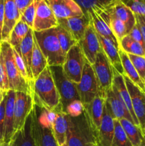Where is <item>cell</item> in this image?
<instances>
[{"label": "cell", "instance_id": "obj_1", "mask_svg": "<svg viewBox=\"0 0 145 146\" xmlns=\"http://www.w3.org/2000/svg\"><path fill=\"white\" fill-rule=\"evenodd\" d=\"M33 98L34 104L50 111H54L61 104L59 94L49 66L34 79Z\"/></svg>", "mask_w": 145, "mask_h": 146}, {"label": "cell", "instance_id": "obj_2", "mask_svg": "<svg viewBox=\"0 0 145 146\" xmlns=\"http://www.w3.org/2000/svg\"><path fill=\"white\" fill-rule=\"evenodd\" d=\"M31 129L36 146H59L52 128L53 112L34 104Z\"/></svg>", "mask_w": 145, "mask_h": 146}, {"label": "cell", "instance_id": "obj_3", "mask_svg": "<svg viewBox=\"0 0 145 146\" xmlns=\"http://www.w3.org/2000/svg\"><path fill=\"white\" fill-rule=\"evenodd\" d=\"M67 121L68 130L65 142L67 145L88 146L92 143H97L84 108L78 115H67Z\"/></svg>", "mask_w": 145, "mask_h": 146}, {"label": "cell", "instance_id": "obj_4", "mask_svg": "<svg viewBox=\"0 0 145 146\" xmlns=\"http://www.w3.org/2000/svg\"><path fill=\"white\" fill-rule=\"evenodd\" d=\"M34 34L48 66H63L65 56L58 41L56 27L41 31H34Z\"/></svg>", "mask_w": 145, "mask_h": 146}, {"label": "cell", "instance_id": "obj_5", "mask_svg": "<svg viewBox=\"0 0 145 146\" xmlns=\"http://www.w3.org/2000/svg\"><path fill=\"white\" fill-rule=\"evenodd\" d=\"M49 67L59 94L62 111L66 114L71 106L80 102V98L77 89V84L72 82L65 76L63 71L62 66H53Z\"/></svg>", "mask_w": 145, "mask_h": 146}, {"label": "cell", "instance_id": "obj_6", "mask_svg": "<svg viewBox=\"0 0 145 146\" xmlns=\"http://www.w3.org/2000/svg\"><path fill=\"white\" fill-rule=\"evenodd\" d=\"M1 51L4 57V65L9 84V90L24 92L33 96L32 88L23 78L17 68L14 58L13 47L7 41H1Z\"/></svg>", "mask_w": 145, "mask_h": 146}, {"label": "cell", "instance_id": "obj_7", "mask_svg": "<svg viewBox=\"0 0 145 146\" xmlns=\"http://www.w3.org/2000/svg\"><path fill=\"white\" fill-rule=\"evenodd\" d=\"M92 67L98 84V94L106 98L107 93L112 88L114 72L112 64L102 48L97 55Z\"/></svg>", "mask_w": 145, "mask_h": 146}, {"label": "cell", "instance_id": "obj_8", "mask_svg": "<svg viewBox=\"0 0 145 146\" xmlns=\"http://www.w3.org/2000/svg\"><path fill=\"white\" fill-rule=\"evenodd\" d=\"M86 58L83 52L77 43L67 53L63 64V71L65 76L75 84L80 81Z\"/></svg>", "mask_w": 145, "mask_h": 146}, {"label": "cell", "instance_id": "obj_9", "mask_svg": "<svg viewBox=\"0 0 145 146\" xmlns=\"http://www.w3.org/2000/svg\"><path fill=\"white\" fill-rule=\"evenodd\" d=\"M82 106L89 104L98 94V87L92 65L86 60L80 81L76 84Z\"/></svg>", "mask_w": 145, "mask_h": 146}, {"label": "cell", "instance_id": "obj_10", "mask_svg": "<svg viewBox=\"0 0 145 146\" xmlns=\"http://www.w3.org/2000/svg\"><path fill=\"white\" fill-rule=\"evenodd\" d=\"M34 104L32 96L24 92L16 91L14 105V133L22 129L27 117L32 111Z\"/></svg>", "mask_w": 145, "mask_h": 146}, {"label": "cell", "instance_id": "obj_11", "mask_svg": "<svg viewBox=\"0 0 145 146\" xmlns=\"http://www.w3.org/2000/svg\"><path fill=\"white\" fill-rule=\"evenodd\" d=\"M127 88L130 95L132 108L142 132L145 131V93L134 84L127 76L123 75Z\"/></svg>", "mask_w": 145, "mask_h": 146}, {"label": "cell", "instance_id": "obj_12", "mask_svg": "<svg viewBox=\"0 0 145 146\" xmlns=\"http://www.w3.org/2000/svg\"><path fill=\"white\" fill-rule=\"evenodd\" d=\"M58 19L55 17L47 0H39L36 11L33 26L34 31H41L57 27Z\"/></svg>", "mask_w": 145, "mask_h": 146}, {"label": "cell", "instance_id": "obj_13", "mask_svg": "<svg viewBox=\"0 0 145 146\" xmlns=\"http://www.w3.org/2000/svg\"><path fill=\"white\" fill-rule=\"evenodd\" d=\"M87 61L92 65L101 50L100 43L92 21L85 31L83 38L78 42Z\"/></svg>", "mask_w": 145, "mask_h": 146}, {"label": "cell", "instance_id": "obj_14", "mask_svg": "<svg viewBox=\"0 0 145 146\" xmlns=\"http://www.w3.org/2000/svg\"><path fill=\"white\" fill-rule=\"evenodd\" d=\"M105 101V98L102 96L98 94L89 104L82 106L89 122L90 126L96 139V143L98 133L103 116Z\"/></svg>", "mask_w": 145, "mask_h": 146}, {"label": "cell", "instance_id": "obj_15", "mask_svg": "<svg viewBox=\"0 0 145 146\" xmlns=\"http://www.w3.org/2000/svg\"><path fill=\"white\" fill-rule=\"evenodd\" d=\"M58 24L71 33L73 38L79 42L85 35V31L91 22V17L89 11L81 17L58 19Z\"/></svg>", "mask_w": 145, "mask_h": 146}, {"label": "cell", "instance_id": "obj_16", "mask_svg": "<svg viewBox=\"0 0 145 146\" xmlns=\"http://www.w3.org/2000/svg\"><path fill=\"white\" fill-rule=\"evenodd\" d=\"M58 19L81 17L83 11L74 0H47Z\"/></svg>", "mask_w": 145, "mask_h": 146}, {"label": "cell", "instance_id": "obj_17", "mask_svg": "<svg viewBox=\"0 0 145 146\" xmlns=\"http://www.w3.org/2000/svg\"><path fill=\"white\" fill-rule=\"evenodd\" d=\"M109 14L119 19L125 24L127 34L136 24L135 14L121 0H113L105 6H102Z\"/></svg>", "mask_w": 145, "mask_h": 146}, {"label": "cell", "instance_id": "obj_18", "mask_svg": "<svg viewBox=\"0 0 145 146\" xmlns=\"http://www.w3.org/2000/svg\"><path fill=\"white\" fill-rule=\"evenodd\" d=\"M21 19L15 0H4V19L1 41H8L11 31Z\"/></svg>", "mask_w": 145, "mask_h": 146}, {"label": "cell", "instance_id": "obj_19", "mask_svg": "<svg viewBox=\"0 0 145 146\" xmlns=\"http://www.w3.org/2000/svg\"><path fill=\"white\" fill-rule=\"evenodd\" d=\"M113 72L114 78L112 86V90L115 92V94H116L117 96L119 98V99L122 101V104L127 108L128 111H129L130 115H132V118H133L134 123L135 125L139 126L138 120L136 119V117L134 113L133 108H132L130 95H129V93L128 91L127 88L123 75L118 73L114 68Z\"/></svg>", "mask_w": 145, "mask_h": 146}, {"label": "cell", "instance_id": "obj_20", "mask_svg": "<svg viewBox=\"0 0 145 146\" xmlns=\"http://www.w3.org/2000/svg\"><path fill=\"white\" fill-rule=\"evenodd\" d=\"M105 106L106 107L108 112L109 113L114 120H120L122 118H126L134 123L133 118L128 111L127 108L117 96L112 88H110L107 93Z\"/></svg>", "mask_w": 145, "mask_h": 146}, {"label": "cell", "instance_id": "obj_21", "mask_svg": "<svg viewBox=\"0 0 145 146\" xmlns=\"http://www.w3.org/2000/svg\"><path fill=\"white\" fill-rule=\"evenodd\" d=\"M115 131L114 119L104 106L103 116L97 136V144L99 146H111Z\"/></svg>", "mask_w": 145, "mask_h": 146}, {"label": "cell", "instance_id": "obj_22", "mask_svg": "<svg viewBox=\"0 0 145 146\" xmlns=\"http://www.w3.org/2000/svg\"><path fill=\"white\" fill-rule=\"evenodd\" d=\"M52 121V128L54 136L59 146H62L66 142L68 121L67 115L62 111V107L60 104L54 111Z\"/></svg>", "mask_w": 145, "mask_h": 146}, {"label": "cell", "instance_id": "obj_23", "mask_svg": "<svg viewBox=\"0 0 145 146\" xmlns=\"http://www.w3.org/2000/svg\"><path fill=\"white\" fill-rule=\"evenodd\" d=\"M16 91L9 90L7 92L5 106V131L4 143H9L14 134V105H15Z\"/></svg>", "mask_w": 145, "mask_h": 146}, {"label": "cell", "instance_id": "obj_24", "mask_svg": "<svg viewBox=\"0 0 145 146\" xmlns=\"http://www.w3.org/2000/svg\"><path fill=\"white\" fill-rule=\"evenodd\" d=\"M32 113L28 115L22 129L16 131L13 135L9 144L11 146H36L31 129Z\"/></svg>", "mask_w": 145, "mask_h": 146}, {"label": "cell", "instance_id": "obj_25", "mask_svg": "<svg viewBox=\"0 0 145 146\" xmlns=\"http://www.w3.org/2000/svg\"><path fill=\"white\" fill-rule=\"evenodd\" d=\"M98 36L99 38L101 48L106 54L112 67L118 73L124 75V69L122 65V62H121L120 56L119 54V48H117L111 40L104 38L98 34Z\"/></svg>", "mask_w": 145, "mask_h": 146}, {"label": "cell", "instance_id": "obj_26", "mask_svg": "<svg viewBox=\"0 0 145 146\" xmlns=\"http://www.w3.org/2000/svg\"><path fill=\"white\" fill-rule=\"evenodd\" d=\"M34 44V30L32 29L29 30L27 35L20 44L19 54L22 57L26 68L27 75L31 82L34 84V78L31 72V58H32L33 48Z\"/></svg>", "mask_w": 145, "mask_h": 146}, {"label": "cell", "instance_id": "obj_27", "mask_svg": "<svg viewBox=\"0 0 145 146\" xmlns=\"http://www.w3.org/2000/svg\"><path fill=\"white\" fill-rule=\"evenodd\" d=\"M88 11L90 14L91 21H92L97 34L101 36L104 37V38L111 40L116 45V46L119 48V41L117 39L115 36L114 35L113 32L109 28L108 24L104 21V19L100 17V15L94 9H91Z\"/></svg>", "mask_w": 145, "mask_h": 146}, {"label": "cell", "instance_id": "obj_28", "mask_svg": "<svg viewBox=\"0 0 145 146\" xmlns=\"http://www.w3.org/2000/svg\"><path fill=\"white\" fill-rule=\"evenodd\" d=\"M119 54L120 56L121 62H122V65L124 69V75L127 76L134 84H136L139 88H141L145 93L144 82L142 81L141 77L138 74L132 61L129 59L127 54L121 48H119Z\"/></svg>", "mask_w": 145, "mask_h": 146}, {"label": "cell", "instance_id": "obj_29", "mask_svg": "<svg viewBox=\"0 0 145 146\" xmlns=\"http://www.w3.org/2000/svg\"><path fill=\"white\" fill-rule=\"evenodd\" d=\"M127 136L133 146H142L144 142L143 133L140 127L135 125L126 118L119 120Z\"/></svg>", "mask_w": 145, "mask_h": 146}, {"label": "cell", "instance_id": "obj_30", "mask_svg": "<svg viewBox=\"0 0 145 146\" xmlns=\"http://www.w3.org/2000/svg\"><path fill=\"white\" fill-rule=\"evenodd\" d=\"M48 66L46 58L44 56V54L41 51L35 37H34V44L33 48L32 58H31V72H32L33 78L34 79L37 78L43 71Z\"/></svg>", "mask_w": 145, "mask_h": 146}, {"label": "cell", "instance_id": "obj_31", "mask_svg": "<svg viewBox=\"0 0 145 146\" xmlns=\"http://www.w3.org/2000/svg\"><path fill=\"white\" fill-rule=\"evenodd\" d=\"M31 29V28H30L26 23H24L21 20H19L11 31L9 39L7 42L9 43L10 45L14 49L19 52L20 44Z\"/></svg>", "mask_w": 145, "mask_h": 146}, {"label": "cell", "instance_id": "obj_32", "mask_svg": "<svg viewBox=\"0 0 145 146\" xmlns=\"http://www.w3.org/2000/svg\"><path fill=\"white\" fill-rule=\"evenodd\" d=\"M119 46L127 54L145 56V48L129 35L125 36L119 41Z\"/></svg>", "mask_w": 145, "mask_h": 146}, {"label": "cell", "instance_id": "obj_33", "mask_svg": "<svg viewBox=\"0 0 145 146\" xmlns=\"http://www.w3.org/2000/svg\"><path fill=\"white\" fill-rule=\"evenodd\" d=\"M56 31L61 49H62L64 55L66 56L68 51L78 42L73 38L71 33L68 32L65 29H64L61 26L58 25L56 27Z\"/></svg>", "mask_w": 145, "mask_h": 146}, {"label": "cell", "instance_id": "obj_34", "mask_svg": "<svg viewBox=\"0 0 145 146\" xmlns=\"http://www.w3.org/2000/svg\"><path fill=\"white\" fill-rule=\"evenodd\" d=\"M115 131L111 146H133L127 136L119 120H114Z\"/></svg>", "mask_w": 145, "mask_h": 146}, {"label": "cell", "instance_id": "obj_35", "mask_svg": "<svg viewBox=\"0 0 145 146\" xmlns=\"http://www.w3.org/2000/svg\"><path fill=\"white\" fill-rule=\"evenodd\" d=\"M39 0H34L32 4H30L25 10L24 12L21 14V19L22 21L27 24L30 28L33 29V26H34V19H35L36 11V7L38 4Z\"/></svg>", "mask_w": 145, "mask_h": 146}, {"label": "cell", "instance_id": "obj_36", "mask_svg": "<svg viewBox=\"0 0 145 146\" xmlns=\"http://www.w3.org/2000/svg\"><path fill=\"white\" fill-rule=\"evenodd\" d=\"M80 7L84 14L88 12L94 7H102L109 4L113 0H74Z\"/></svg>", "mask_w": 145, "mask_h": 146}, {"label": "cell", "instance_id": "obj_37", "mask_svg": "<svg viewBox=\"0 0 145 146\" xmlns=\"http://www.w3.org/2000/svg\"><path fill=\"white\" fill-rule=\"evenodd\" d=\"M127 55L135 69L137 71L138 74L144 81L145 78V56L133 55L130 54H127Z\"/></svg>", "mask_w": 145, "mask_h": 146}, {"label": "cell", "instance_id": "obj_38", "mask_svg": "<svg viewBox=\"0 0 145 146\" xmlns=\"http://www.w3.org/2000/svg\"><path fill=\"white\" fill-rule=\"evenodd\" d=\"M134 14L145 17V0H121Z\"/></svg>", "mask_w": 145, "mask_h": 146}, {"label": "cell", "instance_id": "obj_39", "mask_svg": "<svg viewBox=\"0 0 145 146\" xmlns=\"http://www.w3.org/2000/svg\"><path fill=\"white\" fill-rule=\"evenodd\" d=\"M0 89L3 92H7L9 91L8 76L4 65V57L1 51H0Z\"/></svg>", "mask_w": 145, "mask_h": 146}, {"label": "cell", "instance_id": "obj_40", "mask_svg": "<svg viewBox=\"0 0 145 146\" xmlns=\"http://www.w3.org/2000/svg\"><path fill=\"white\" fill-rule=\"evenodd\" d=\"M13 54H14V60H15L16 64V66L18 68V70L19 71L20 74L22 76L23 78L28 83L30 86L32 88V91H33V86L34 84L31 82V81L28 78V75H27V72H26V66L25 64H24V61L23 60L22 57L21 56V55L19 54V53L16 51V49H14L13 48Z\"/></svg>", "mask_w": 145, "mask_h": 146}, {"label": "cell", "instance_id": "obj_41", "mask_svg": "<svg viewBox=\"0 0 145 146\" xmlns=\"http://www.w3.org/2000/svg\"><path fill=\"white\" fill-rule=\"evenodd\" d=\"M7 99V93L0 104V142L4 143V131H5V106Z\"/></svg>", "mask_w": 145, "mask_h": 146}, {"label": "cell", "instance_id": "obj_42", "mask_svg": "<svg viewBox=\"0 0 145 146\" xmlns=\"http://www.w3.org/2000/svg\"><path fill=\"white\" fill-rule=\"evenodd\" d=\"M127 35H129L132 39L136 41V42L139 43V44H140L141 45L145 48V44L144 43L143 38H142V33H141L140 29H139V27H138V25L136 24V23L134 25V27L132 29V30L129 31V33L127 34Z\"/></svg>", "mask_w": 145, "mask_h": 146}, {"label": "cell", "instance_id": "obj_43", "mask_svg": "<svg viewBox=\"0 0 145 146\" xmlns=\"http://www.w3.org/2000/svg\"><path fill=\"white\" fill-rule=\"evenodd\" d=\"M135 17H136V23L140 29L144 43L145 44V18L143 16L137 15V14H135Z\"/></svg>", "mask_w": 145, "mask_h": 146}, {"label": "cell", "instance_id": "obj_44", "mask_svg": "<svg viewBox=\"0 0 145 146\" xmlns=\"http://www.w3.org/2000/svg\"><path fill=\"white\" fill-rule=\"evenodd\" d=\"M34 0H15V3L16 7L19 11L20 14H22L24 10L28 7L31 4L34 2Z\"/></svg>", "mask_w": 145, "mask_h": 146}, {"label": "cell", "instance_id": "obj_45", "mask_svg": "<svg viewBox=\"0 0 145 146\" xmlns=\"http://www.w3.org/2000/svg\"><path fill=\"white\" fill-rule=\"evenodd\" d=\"M4 19V0H0V43L1 42V33Z\"/></svg>", "mask_w": 145, "mask_h": 146}, {"label": "cell", "instance_id": "obj_46", "mask_svg": "<svg viewBox=\"0 0 145 146\" xmlns=\"http://www.w3.org/2000/svg\"><path fill=\"white\" fill-rule=\"evenodd\" d=\"M7 92H3V91H0V104L1 103V101H3L4 98V96H5V94Z\"/></svg>", "mask_w": 145, "mask_h": 146}, {"label": "cell", "instance_id": "obj_47", "mask_svg": "<svg viewBox=\"0 0 145 146\" xmlns=\"http://www.w3.org/2000/svg\"><path fill=\"white\" fill-rule=\"evenodd\" d=\"M88 146H99V145H98L97 143H92V144H90V145H89Z\"/></svg>", "mask_w": 145, "mask_h": 146}, {"label": "cell", "instance_id": "obj_48", "mask_svg": "<svg viewBox=\"0 0 145 146\" xmlns=\"http://www.w3.org/2000/svg\"><path fill=\"white\" fill-rule=\"evenodd\" d=\"M142 133H143V136H144V141H145V131H144V132H142Z\"/></svg>", "mask_w": 145, "mask_h": 146}, {"label": "cell", "instance_id": "obj_49", "mask_svg": "<svg viewBox=\"0 0 145 146\" xmlns=\"http://www.w3.org/2000/svg\"><path fill=\"white\" fill-rule=\"evenodd\" d=\"M62 146H68V145H67L66 143H65V144H64V145H63Z\"/></svg>", "mask_w": 145, "mask_h": 146}, {"label": "cell", "instance_id": "obj_50", "mask_svg": "<svg viewBox=\"0 0 145 146\" xmlns=\"http://www.w3.org/2000/svg\"><path fill=\"white\" fill-rule=\"evenodd\" d=\"M2 143H1V142H0V146H2Z\"/></svg>", "mask_w": 145, "mask_h": 146}, {"label": "cell", "instance_id": "obj_51", "mask_svg": "<svg viewBox=\"0 0 145 146\" xmlns=\"http://www.w3.org/2000/svg\"><path fill=\"white\" fill-rule=\"evenodd\" d=\"M142 146H145V141H144V144H143V145Z\"/></svg>", "mask_w": 145, "mask_h": 146}, {"label": "cell", "instance_id": "obj_52", "mask_svg": "<svg viewBox=\"0 0 145 146\" xmlns=\"http://www.w3.org/2000/svg\"><path fill=\"white\" fill-rule=\"evenodd\" d=\"M0 51H1V43H0Z\"/></svg>", "mask_w": 145, "mask_h": 146}, {"label": "cell", "instance_id": "obj_53", "mask_svg": "<svg viewBox=\"0 0 145 146\" xmlns=\"http://www.w3.org/2000/svg\"><path fill=\"white\" fill-rule=\"evenodd\" d=\"M144 84H145V78H144Z\"/></svg>", "mask_w": 145, "mask_h": 146}, {"label": "cell", "instance_id": "obj_54", "mask_svg": "<svg viewBox=\"0 0 145 146\" xmlns=\"http://www.w3.org/2000/svg\"><path fill=\"white\" fill-rule=\"evenodd\" d=\"M0 91H1V89H0Z\"/></svg>", "mask_w": 145, "mask_h": 146}, {"label": "cell", "instance_id": "obj_55", "mask_svg": "<svg viewBox=\"0 0 145 146\" xmlns=\"http://www.w3.org/2000/svg\"><path fill=\"white\" fill-rule=\"evenodd\" d=\"M144 18H145V17H144Z\"/></svg>", "mask_w": 145, "mask_h": 146}]
</instances>
